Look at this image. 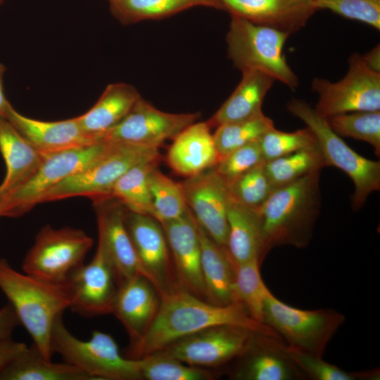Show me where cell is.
Masks as SVG:
<instances>
[{"mask_svg":"<svg viewBox=\"0 0 380 380\" xmlns=\"http://www.w3.org/2000/svg\"><path fill=\"white\" fill-rule=\"evenodd\" d=\"M219 325H236L279 336L270 327L251 318L241 303L218 305L177 289L160 293L156 315L141 338L130 346L129 358H141L182 338Z\"/></svg>","mask_w":380,"mask_h":380,"instance_id":"6da1fadb","label":"cell"},{"mask_svg":"<svg viewBox=\"0 0 380 380\" xmlns=\"http://www.w3.org/2000/svg\"><path fill=\"white\" fill-rule=\"evenodd\" d=\"M320 174L315 171L274 189L255 211L266 255L274 247L303 248L310 243L321 208Z\"/></svg>","mask_w":380,"mask_h":380,"instance_id":"7a4b0ae2","label":"cell"},{"mask_svg":"<svg viewBox=\"0 0 380 380\" xmlns=\"http://www.w3.org/2000/svg\"><path fill=\"white\" fill-rule=\"evenodd\" d=\"M0 289L13 308L42 356L51 359V336L56 318L71 307L72 292L68 281H46L13 269L0 258Z\"/></svg>","mask_w":380,"mask_h":380,"instance_id":"3957f363","label":"cell"},{"mask_svg":"<svg viewBox=\"0 0 380 380\" xmlns=\"http://www.w3.org/2000/svg\"><path fill=\"white\" fill-rule=\"evenodd\" d=\"M226 36L227 53L233 65L241 72L262 71L293 89L298 78L289 65L283 53L290 34L231 15Z\"/></svg>","mask_w":380,"mask_h":380,"instance_id":"277c9868","label":"cell"},{"mask_svg":"<svg viewBox=\"0 0 380 380\" xmlns=\"http://www.w3.org/2000/svg\"><path fill=\"white\" fill-rule=\"evenodd\" d=\"M51 348L65 361L89 374L94 380L142 379L139 359L126 358L108 334L94 331L87 341L73 336L65 327L62 315L53 324Z\"/></svg>","mask_w":380,"mask_h":380,"instance_id":"5b68a950","label":"cell"},{"mask_svg":"<svg viewBox=\"0 0 380 380\" xmlns=\"http://www.w3.org/2000/svg\"><path fill=\"white\" fill-rule=\"evenodd\" d=\"M286 106L314 134L326 166L341 170L352 179L355 187L352 205L360 209L372 193L380 189V162L353 150L332 130L326 118L304 100L293 99Z\"/></svg>","mask_w":380,"mask_h":380,"instance_id":"8992f818","label":"cell"},{"mask_svg":"<svg viewBox=\"0 0 380 380\" xmlns=\"http://www.w3.org/2000/svg\"><path fill=\"white\" fill-rule=\"evenodd\" d=\"M100 141L89 146L70 148L44 156L36 172L23 184L4 194L0 216L16 217L42 202L53 186L99 160L110 147Z\"/></svg>","mask_w":380,"mask_h":380,"instance_id":"52a82bcc","label":"cell"},{"mask_svg":"<svg viewBox=\"0 0 380 380\" xmlns=\"http://www.w3.org/2000/svg\"><path fill=\"white\" fill-rule=\"evenodd\" d=\"M99 160L50 189L42 202L73 196H88L93 201L110 197L116 182L132 167L144 161H158V148L110 142Z\"/></svg>","mask_w":380,"mask_h":380,"instance_id":"ba28073f","label":"cell"},{"mask_svg":"<svg viewBox=\"0 0 380 380\" xmlns=\"http://www.w3.org/2000/svg\"><path fill=\"white\" fill-rule=\"evenodd\" d=\"M345 316L331 309L306 310L289 305L270 291L264 306V324L289 348L322 357L327 344L344 323Z\"/></svg>","mask_w":380,"mask_h":380,"instance_id":"9c48e42d","label":"cell"},{"mask_svg":"<svg viewBox=\"0 0 380 380\" xmlns=\"http://www.w3.org/2000/svg\"><path fill=\"white\" fill-rule=\"evenodd\" d=\"M93 244L84 231L71 227H43L25 255L23 272L56 283H65L84 264Z\"/></svg>","mask_w":380,"mask_h":380,"instance_id":"30bf717a","label":"cell"},{"mask_svg":"<svg viewBox=\"0 0 380 380\" xmlns=\"http://www.w3.org/2000/svg\"><path fill=\"white\" fill-rule=\"evenodd\" d=\"M346 75L331 82L316 77L312 89L319 96L315 109L324 118L346 113L380 110V72L371 70L361 55L349 58Z\"/></svg>","mask_w":380,"mask_h":380,"instance_id":"8fae6325","label":"cell"},{"mask_svg":"<svg viewBox=\"0 0 380 380\" xmlns=\"http://www.w3.org/2000/svg\"><path fill=\"white\" fill-rule=\"evenodd\" d=\"M262 335L240 326L219 325L182 338L163 350L191 366L215 367L243 355Z\"/></svg>","mask_w":380,"mask_h":380,"instance_id":"7c38bea8","label":"cell"},{"mask_svg":"<svg viewBox=\"0 0 380 380\" xmlns=\"http://www.w3.org/2000/svg\"><path fill=\"white\" fill-rule=\"evenodd\" d=\"M199 113H170L158 110L141 97L115 126L100 134V141L158 148L195 122Z\"/></svg>","mask_w":380,"mask_h":380,"instance_id":"4fadbf2b","label":"cell"},{"mask_svg":"<svg viewBox=\"0 0 380 380\" xmlns=\"http://www.w3.org/2000/svg\"><path fill=\"white\" fill-rule=\"evenodd\" d=\"M188 208L196 223L218 245L225 248L229 194L214 167L180 182Z\"/></svg>","mask_w":380,"mask_h":380,"instance_id":"5bb4252c","label":"cell"},{"mask_svg":"<svg viewBox=\"0 0 380 380\" xmlns=\"http://www.w3.org/2000/svg\"><path fill=\"white\" fill-rule=\"evenodd\" d=\"M72 292L70 308L87 317L113 312L118 284L113 265L102 243L98 241L95 255L68 281Z\"/></svg>","mask_w":380,"mask_h":380,"instance_id":"9a60e30c","label":"cell"},{"mask_svg":"<svg viewBox=\"0 0 380 380\" xmlns=\"http://www.w3.org/2000/svg\"><path fill=\"white\" fill-rule=\"evenodd\" d=\"M93 201L96 213L98 241L103 246L113 265L118 286L139 274L151 281L127 229L125 208L111 197Z\"/></svg>","mask_w":380,"mask_h":380,"instance_id":"2e32d148","label":"cell"},{"mask_svg":"<svg viewBox=\"0 0 380 380\" xmlns=\"http://www.w3.org/2000/svg\"><path fill=\"white\" fill-rule=\"evenodd\" d=\"M125 222L138 258L159 293L178 289L166 236L153 217L125 209Z\"/></svg>","mask_w":380,"mask_h":380,"instance_id":"e0dca14e","label":"cell"},{"mask_svg":"<svg viewBox=\"0 0 380 380\" xmlns=\"http://www.w3.org/2000/svg\"><path fill=\"white\" fill-rule=\"evenodd\" d=\"M170 252L177 287L206 300L196 220L187 207L180 217L160 223Z\"/></svg>","mask_w":380,"mask_h":380,"instance_id":"ac0fdd59","label":"cell"},{"mask_svg":"<svg viewBox=\"0 0 380 380\" xmlns=\"http://www.w3.org/2000/svg\"><path fill=\"white\" fill-rule=\"evenodd\" d=\"M43 156L100 142L99 135L84 131L76 117L44 121L26 117L13 107L6 118Z\"/></svg>","mask_w":380,"mask_h":380,"instance_id":"d6986e66","label":"cell"},{"mask_svg":"<svg viewBox=\"0 0 380 380\" xmlns=\"http://www.w3.org/2000/svg\"><path fill=\"white\" fill-rule=\"evenodd\" d=\"M160 293L143 275H136L118 286L113 314L125 328L131 345L146 331L158 312Z\"/></svg>","mask_w":380,"mask_h":380,"instance_id":"ffe728a7","label":"cell"},{"mask_svg":"<svg viewBox=\"0 0 380 380\" xmlns=\"http://www.w3.org/2000/svg\"><path fill=\"white\" fill-rule=\"evenodd\" d=\"M231 15L292 34L317 11L312 0H217Z\"/></svg>","mask_w":380,"mask_h":380,"instance_id":"44dd1931","label":"cell"},{"mask_svg":"<svg viewBox=\"0 0 380 380\" xmlns=\"http://www.w3.org/2000/svg\"><path fill=\"white\" fill-rule=\"evenodd\" d=\"M278 336L262 335L241 356L236 379L246 380H296L307 379L285 350Z\"/></svg>","mask_w":380,"mask_h":380,"instance_id":"7402d4cb","label":"cell"},{"mask_svg":"<svg viewBox=\"0 0 380 380\" xmlns=\"http://www.w3.org/2000/svg\"><path fill=\"white\" fill-rule=\"evenodd\" d=\"M208 122H194L174 139L166 156L168 165L189 177L213 168L220 160Z\"/></svg>","mask_w":380,"mask_h":380,"instance_id":"603a6c76","label":"cell"},{"mask_svg":"<svg viewBox=\"0 0 380 380\" xmlns=\"http://www.w3.org/2000/svg\"><path fill=\"white\" fill-rule=\"evenodd\" d=\"M0 152L6 175L0 192L8 193L26 182L37 170L44 156L5 117L0 116Z\"/></svg>","mask_w":380,"mask_h":380,"instance_id":"cb8c5ba5","label":"cell"},{"mask_svg":"<svg viewBox=\"0 0 380 380\" xmlns=\"http://www.w3.org/2000/svg\"><path fill=\"white\" fill-rule=\"evenodd\" d=\"M227 217L228 236L224 248L234 266L255 258L262 263L266 253L261 224L256 213L229 196Z\"/></svg>","mask_w":380,"mask_h":380,"instance_id":"d4e9b609","label":"cell"},{"mask_svg":"<svg viewBox=\"0 0 380 380\" xmlns=\"http://www.w3.org/2000/svg\"><path fill=\"white\" fill-rule=\"evenodd\" d=\"M274 81L260 70L242 72V78L234 91L207 122L211 127H217L262 113L263 101Z\"/></svg>","mask_w":380,"mask_h":380,"instance_id":"484cf974","label":"cell"},{"mask_svg":"<svg viewBox=\"0 0 380 380\" xmlns=\"http://www.w3.org/2000/svg\"><path fill=\"white\" fill-rule=\"evenodd\" d=\"M196 225L201 245V270L207 301L218 305L236 303L233 263L225 248L215 243L197 223Z\"/></svg>","mask_w":380,"mask_h":380,"instance_id":"4316f807","label":"cell"},{"mask_svg":"<svg viewBox=\"0 0 380 380\" xmlns=\"http://www.w3.org/2000/svg\"><path fill=\"white\" fill-rule=\"evenodd\" d=\"M141 97L131 84L124 82L109 84L96 103L85 113L76 118L84 132L99 135L118 125Z\"/></svg>","mask_w":380,"mask_h":380,"instance_id":"83f0119b","label":"cell"},{"mask_svg":"<svg viewBox=\"0 0 380 380\" xmlns=\"http://www.w3.org/2000/svg\"><path fill=\"white\" fill-rule=\"evenodd\" d=\"M0 380H94L68 362L53 363L44 358L34 344L27 347L1 372Z\"/></svg>","mask_w":380,"mask_h":380,"instance_id":"f1b7e54d","label":"cell"},{"mask_svg":"<svg viewBox=\"0 0 380 380\" xmlns=\"http://www.w3.org/2000/svg\"><path fill=\"white\" fill-rule=\"evenodd\" d=\"M196 6L223 8L217 0L110 1L111 13L122 24L163 18Z\"/></svg>","mask_w":380,"mask_h":380,"instance_id":"f546056e","label":"cell"},{"mask_svg":"<svg viewBox=\"0 0 380 380\" xmlns=\"http://www.w3.org/2000/svg\"><path fill=\"white\" fill-rule=\"evenodd\" d=\"M158 161H144L128 170L114 184L110 197L128 211L153 217V208L148 175Z\"/></svg>","mask_w":380,"mask_h":380,"instance_id":"4dcf8cb0","label":"cell"},{"mask_svg":"<svg viewBox=\"0 0 380 380\" xmlns=\"http://www.w3.org/2000/svg\"><path fill=\"white\" fill-rule=\"evenodd\" d=\"M260 265L255 258L234 267V292L236 303H241L251 318L264 324L265 302L270 291L262 279Z\"/></svg>","mask_w":380,"mask_h":380,"instance_id":"1f68e13d","label":"cell"},{"mask_svg":"<svg viewBox=\"0 0 380 380\" xmlns=\"http://www.w3.org/2000/svg\"><path fill=\"white\" fill-rule=\"evenodd\" d=\"M324 167L327 166L319 146L302 149L265 163L273 190Z\"/></svg>","mask_w":380,"mask_h":380,"instance_id":"d6a6232c","label":"cell"},{"mask_svg":"<svg viewBox=\"0 0 380 380\" xmlns=\"http://www.w3.org/2000/svg\"><path fill=\"white\" fill-rule=\"evenodd\" d=\"M148 185L154 219L162 223L185 213L187 205L181 183L162 173L155 165L149 172Z\"/></svg>","mask_w":380,"mask_h":380,"instance_id":"836d02e7","label":"cell"},{"mask_svg":"<svg viewBox=\"0 0 380 380\" xmlns=\"http://www.w3.org/2000/svg\"><path fill=\"white\" fill-rule=\"evenodd\" d=\"M273 128V120L262 113L246 120L217 127L213 138L220 159L241 146L258 141Z\"/></svg>","mask_w":380,"mask_h":380,"instance_id":"e575fe53","label":"cell"},{"mask_svg":"<svg viewBox=\"0 0 380 380\" xmlns=\"http://www.w3.org/2000/svg\"><path fill=\"white\" fill-rule=\"evenodd\" d=\"M142 379L148 380H207L213 374L201 367L186 365L163 350L153 352L141 358Z\"/></svg>","mask_w":380,"mask_h":380,"instance_id":"d590c367","label":"cell"},{"mask_svg":"<svg viewBox=\"0 0 380 380\" xmlns=\"http://www.w3.org/2000/svg\"><path fill=\"white\" fill-rule=\"evenodd\" d=\"M325 118L338 136L365 141L380 156V110L346 113Z\"/></svg>","mask_w":380,"mask_h":380,"instance_id":"8d00e7d4","label":"cell"},{"mask_svg":"<svg viewBox=\"0 0 380 380\" xmlns=\"http://www.w3.org/2000/svg\"><path fill=\"white\" fill-rule=\"evenodd\" d=\"M265 163L257 165L228 184L229 196L239 204L256 211L273 191Z\"/></svg>","mask_w":380,"mask_h":380,"instance_id":"74e56055","label":"cell"},{"mask_svg":"<svg viewBox=\"0 0 380 380\" xmlns=\"http://www.w3.org/2000/svg\"><path fill=\"white\" fill-rule=\"evenodd\" d=\"M286 354L305 374L306 377L315 380H362L377 379V371L350 372L340 369L336 365L327 362L322 357H317L286 346Z\"/></svg>","mask_w":380,"mask_h":380,"instance_id":"f35d334b","label":"cell"},{"mask_svg":"<svg viewBox=\"0 0 380 380\" xmlns=\"http://www.w3.org/2000/svg\"><path fill=\"white\" fill-rule=\"evenodd\" d=\"M259 144L265 162L318 146L314 134L308 127L292 132L279 131L274 127L262 136Z\"/></svg>","mask_w":380,"mask_h":380,"instance_id":"ab89813d","label":"cell"},{"mask_svg":"<svg viewBox=\"0 0 380 380\" xmlns=\"http://www.w3.org/2000/svg\"><path fill=\"white\" fill-rule=\"evenodd\" d=\"M265 162L258 140L231 151L220 160L214 169L227 185Z\"/></svg>","mask_w":380,"mask_h":380,"instance_id":"60d3db41","label":"cell"},{"mask_svg":"<svg viewBox=\"0 0 380 380\" xmlns=\"http://www.w3.org/2000/svg\"><path fill=\"white\" fill-rule=\"evenodd\" d=\"M317 9H329L343 17L380 30V0H312Z\"/></svg>","mask_w":380,"mask_h":380,"instance_id":"b9f144b4","label":"cell"},{"mask_svg":"<svg viewBox=\"0 0 380 380\" xmlns=\"http://www.w3.org/2000/svg\"><path fill=\"white\" fill-rule=\"evenodd\" d=\"M27 346L11 338L0 341V372L21 353Z\"/></svg>","mask_w":380,"mask_h":380,"instance_id":"7bdbcfd3","label":"cell"},{"mask_svg":"<svg viewBox=\"0 0 380 380\" xmlns=\"http://www.w3.org/2000/svg\"><path fill=\"white\" fill-rule=\"evenodd\" d=\"M20 321L16 313L8 303L0 309V341L11 338L14 329Z\"/></svg>","mask_w":380,"mask_h":380,"instance_id":"ee69618b","label":"cell"},{"mask_svg":"<svg viewBox=\"0 0 380 380\" xmlns=\"http://www.w3.org/2000/svg\"><path fill=\"white\" fill-rule=\"evenodd\" d=\"M5 72V66L0 63V116L6 118L13 106L6 99L4 91V75Z\"/></svg>","mask_w":380,"mask_h":380,"instance_id":"f6af8a7d","label":"cell"},{"mask_svg":"<svg viewBox=\"0 0 380 380\" xmlns=\"http://www.w3.org/2000/svg\"><path fill=\"white\" fill-rule=\"evenodd\" d=\"M365 63L372 70L380 72V49L379 45L374 47L365 55L362 56Z\"/></svg>","mask_w":380,"mask_h":380,"instance_id":"bcb514c9","label":"cell"},{"mask_svg":"<svg viewBox=\"0 0 380 380\" xmlns=\"http://www.w3.org/2000/svg\"><path fill=\"white\" fill-rule=\"evenodd\" d=\"M3 195H4V194L1 193V192H0V205H1V199H2Z\"/></svg>","mask_w":380,"mask_h":380,"instance_id":"7dc6e473","label":"cell"},{"mask_svg":"<svg viewBox=\"0 0 380 380\" xmlns=\"http://www.w3.org/2000/svg\"><path fill=\"white\" fill-rule=\"evenodd\" d=\"M4 1V0H0V6L3 4Z\"/></svg>","mask_w":380,"mask_h":380,"instance_id":"c3c4849f","label":"cell"},{"mask_svg":"<svg viewBox=\"0 0 380 380\" xmlns=\"http://www.w3.org/2000/svg\"><path fill=\"white\" fill-rule=\"evenodd\" d=\"M111 1V0H109V1Z\"/></svg>","mask_w":380,"mask_h":380,"instance_id":"681fc988","label":"cell"}]
</instances>
